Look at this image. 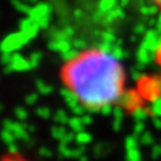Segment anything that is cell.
<instances>
[{"label": "cell", "instance_id": "cell-1", "mask_svg": "<svg viewBox=\"0 0 161 161\" xmlns=\"http://www.w3.org/2000/svg\"><path fill=\"white\" fill-rule=\"evenodd\" d=\"M61 80L76 105L90 112H102L122 100L126 69L114 50L93 45L76 50L64 61Z\"/></svg>", "mask_w": 161, "mask_h": 161}, {"label": "cell", "instance_id": "cell-2", "mask_svg": "<svg viewBox=\"0 0 161 161\" xmlns=\"http://www.w3.org/2000/svg\"><path fill=\"white\" fill-rule=\"evenodd\" d=\"M153 53H155V64H156V66H157V69L160 71V76H161V33L157 37V41L155 43Z\"/></svg>", "mask_w": 161, "mask_h": 161}, {"label": "cell", "instance_id": "cell-3", "mask_svg": "<svg viewBox=\"0 0 161 161\" xmlns=\"http://www.w3.org/2000/svg\"><path fill=\"white\" fill-rule=\"evenodd\" d=\"M152 2H153V4L156 5V8L161 12V0H152Z\"/></svg>", "mask_w": 161, "mask_h": 161}, {"label": "cell", "instance_id": "cell-4", "mask_svg": "<svg viewBox=\"0 0 161 161\" xmlns=\"http://www.w3.org/2000/svg\"><path fill=\"white\" fill-rule=\"evenodd\" d=\"M4 161H24V160H20V158H13V157H10V158H7V160H4Z\"/></svg>", "mask_w": 161, "mask_h": 161}]
</instances>
